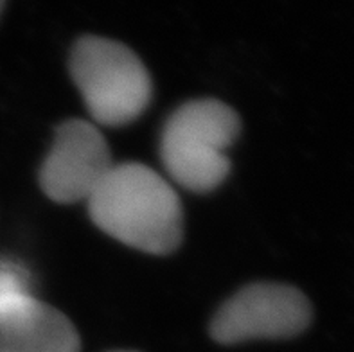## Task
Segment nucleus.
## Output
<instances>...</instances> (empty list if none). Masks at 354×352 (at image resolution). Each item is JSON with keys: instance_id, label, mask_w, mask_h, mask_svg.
Returning a JSON list of instances; mask_svg holds the SVG:
<instances>
[{"instance_id": "f257e3e1", "label": "nucleus", "mask_w": 354, "mask_h": 352, "mask_svg": "<svg viewBox=\"0 0 354 352\" xmlns=\"http://www.w3.org/2000/svg\"><path fill=\"white\" fill-rule=\"evenodd\" d=\"M104 234L153 255L175 252L184 239V209L164 176L139 162L113 164L86 201Z\"/></svg>"}, {"instance_id": "f03ea898", "label": "nucleus", "mask_w": 354, "mask_h": 352, "mask_svg": "<svg viewBox=\"0 0 354 352\" xmlns=\"http://www.w3.org/2000/svg\"><path fill=\"white\" fill-rule=\"evenodd\" d=\"M241 131L238 112L218 99H196L171 113L160 138L162 164L187 191L211 192L230 173L229 151Z\"/></svg>"}, {"instance_id": "7ed1b4c3", "label": "nucleus", "mask_w": 354, "mask_h": 352, "mask_svg": "<svg viewBox=\"0 0 354 352\" xmlns=\"http://www.w3.org/2000/svg\"><path fill=\"white\" fill-rule=\"evenodd\" d=\"M68 71L95 124L121 128L148 108L153 83L142 59L121 41L81 36L74 44Z\"/></svg>"}, {"instance_id": "20e7f679", "label": "nucleus", "mask_w": 354, "mask_h": 352, "mask_svg": "<svg viewBox=\"0 0 354 352\" xmlns=\"http://www.w3.org/2000/svg\"><path fill=\"white\" fill-rule=\"evenodd\" d=\"M311 318L313 308L302 291L277 282H256L245 286L218 309L209 333L223 345L293 338L310 327Z\"/></svg>"}, {"instance_id": "39448f33", "label": "nucleus", "mask_w": 354, "mask_h": 352, "mask_svg": "<svg viewBox=\"0 0 354 352\" xmlns=\"http://www.w3.org/2000/svg\"><path fill=\"white\" fill-rule=\"evenodd\" d=\"M112 167V153L97 126L83 119H68L54 131L38 182L49 200L71 205L88 201Z\"/></svg>"}, {"instance_id": "423d86ee", "label": "nucleus", "mask_w": 354, "mask_h": 352, "mask_svg": "<svg viewBox=\"0 0 354 352\" xmlns=\"http://www.w3.org/2000/svg\"><path fill=\"white\" fill-rule=\"evenodd\" d=\"M0 352H81V340L62 311L29 297L0 302Z\"/></svg>"}, {"instance_id": "0eeeda50", "label": "nucleus", "mask_w": 354, "mask_h": 352, "mask_svg": "<svg viewBox=\"0 0 354 352\" xmlns=\"http://www.w3.org/2000/svg\"><path fill=\"white\" fill-rule=\"evenodd\" d=\"M31 272L20 261L0 257V302L35 297Z\"/></svg>"}, {"instance_id": "6e6552de", "label": "nucleus", "mask_w": 354, "mask_h": 352, "mask_svg": "<svg viewBox=\"0 0 354 352\" xmlns=\"http://www.w3.org/2000/svg\"><path fill=\"white\" fill-rule=\"evenodd\" d=\"M4 6H6V0H0V15L4 11Z\"/></svg>"}, {"instance_id": "1a4fd4ad", "label": "nucleus", "mask_w": 354, "mask_h": 352, "mask_svg": "<svg viewBox=\"0 0 354 352\" xmlns=\"http://www.w3.org/2000/svg\"><path fill=\"white\" fill-rule=\"evenodd\" d=\"M113 352H133V351H113Z\"/></svg>"}]
</instances>
